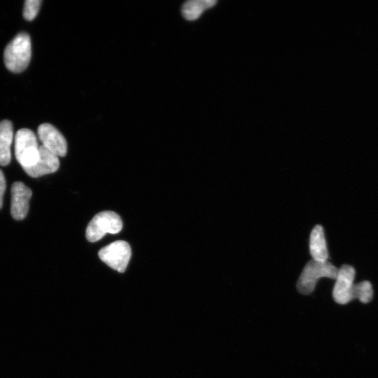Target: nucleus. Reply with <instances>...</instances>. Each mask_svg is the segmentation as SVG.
<instances>
[{
  "instance_id": "obj_1",
  "label": "nucleus",
  "mask_w": 378,
  "mask_h": 378,
  "mask_svg": "<svg viewBox=\"0 0 378 378\" xmlns=\"http://www.w3.org/2000/svg\"><path fill=\"white\" fill-rule=\"evenodd\" d=\"M31 54V38L28 33H21L6 48L5 64L14 73H22L28 68Z\"/></svg>"
},
{
  "instance_id": "obj_2",
  "label": "nucleus",
  "mask_w": 378,
  "mask_h": 378,
  "mask_svg": "<svg viewBox=\"0 0 378 378\" xmlns=\"http://www.w3.org/2000/svg\"><path fill=\"white\" fill-rule=\"evenodd\" d=\"M338 269L328 262L309 261L305 266L297 282L296 287L300 294L310 295L315 289L318 280L323 278L335 280Z\"/></svg>"
},
{
  "instance_id": "obj_3",
  "label": "nucleus",
  "mask_w": 378,
  "mask_h": 378,
  "mask_svg": "<svg viewBox=\"0 0 378 378\" xmlns=\"http://www.w3.org/2000/svg\"><path fill=\"white\" fill-rule=\"evenodd\" d=\"M40 146L37 137L31 130L23 128L17 132L15 137V155L24 169L37 162Z\"/></svg>"
},
{
  "instance_id": "obj_4",
  "label": "nucleus",
  "mask_w": 378,
  "mask_h": 378,
  "mask_svg": "<svg viewBox=\"0 0 378 378\" xmlns=\"http://www.w3.org/2000/svg\"><path fill=\"white\" fill-rule=\"evenodd\" d=\"M123 229V222L115 213L105 211L96 215L89 224L86 239L91 243L101 240L107 234H117Z\"/></svg>"
},
{
  "instance_id": "obj_5",
  "label": "nucleus",
  "mask_w": 378,
  "mask_h": 378,
  "mask_svg": "<svg viewBox=\"0 0 378 378\" xmlns=\"http://www.w3.org/2000/svg\"><path fill=\"white\" fill-rule=\"evenodd\" d=\"M131 248L126 241H119L101 249L98 253L102 262L112 269L124 273L131 257Z\"/></svg>"
},
{
  "instance_id": "obj_6",
  "label": "nucleus",
  "mask_w": 378,
  "mask_h": 378,
  "mask_svg": "<svg viewBox=\"0 0 378 378\" xmlns=\"http://www.w3.org/2000/svg\"><path fill=\"white\" fill-rule=\"evenodd\" d=\"M355 276L356 271L351 266L345 264L338 269L333 290V298L335 303L346 305L356 299Z\"/></svg>"
},
{
  "instance_id": "obj_7",
  "label": "nucleus",
  "mask_w": 378,
  "mask_h": 378,
  "mask_svg": "<svg viewBox=\"0 0 378 378\" xmlns=\"http://www.w3.org/2000/svg\"><path fill=\"white\" fill-rule=\"evenodd\" d=\"M38 137L43 146L58 157H64L68 144L64 136L54 126L43 123L38 128Z\"/></svg>"
},
{
  "instance_id": "obj_8",
  "label": "nucleus",
  "mask_w": 378,
  "mask_h": 378,
  "mask_svg": "<svg viewBox=\"0 0 378 378\" xmlns=\"http://www.w3.org/2000/svg\"><path fill=\"white\" fill-rule=\"evenodd\" d=\"M11 213L15 220H24L29 211L30 200L33 196L31 189L23 182L17 181L12 186Z\"/></svg>"
},
{
  "instance_id": "obj_9",
  "label": "nucleus",
  "mask_w": 378,
  "mask_h": 378,
  "mask_svg": "<svg viewBox=\"0 0 378 378\" xmlns=\"http://www.w3.org/2000/svg\"><path fill=\"white\" fill-rule=\"evenodd\" d=\"M59 167L60 160L59 157L41 145L37 162L33 166L24 169V170L30 176L38 178L56 172L59 169Z\"/></svg>"
},
{
  "instance_id": "obj_10",
  "label": "nucleus",
  "mask_w": 378,
  "mask_h": 378,
  "mask_svg": "<svg viewBox=\"0 0 378 378\" xmlns=\"http://www.w3.org/2000/svg\"><path fill=\"white\" fill-rule=\"evenodd\" d=\"M310 252L312 260L318 262H328V250L324 231L321 225L315 226L310 234Z\"/></svg>"
},
{
  "instance_id": "obj_11",
  "label": "nucleus",
  "mask_w": 378,
  "mask_h": 378,
  "mask_svg": "<svg viewBox=\"0 0 378 378\" xmlns=\"http://www.w3.org/2000/svg\"><path fill=\"white\" fill-rule=\"evenodd\" d=\"M14 130L10 121L0 122V165H8L12 159L11 146L13 142Z\"/></svg>"
},
{
  "instance_id": "obj_12",
  "label": "nucleus",
  "mask_w": 378,
  "mask_h": 378,
  "mask_svg": "<svg viewBox=\"0 0 378 378\" xmlns=\"http://www.w3.org/2000/svg\"><path fill=\"white\" fill-rule=\"evenodd\" d=\"M218 3L216 0H191L185 3L181 13L187 21H195L207 10L214 7Z\"/></svg>"
},
{
  "instance_id": "obj_13",
  "label": "nucleus",
  "mask_w": 378,
  "mask_h": 378,
  "mask_svg": "<svg viewBox=\"0 0 378 378\" xmlns=\"http://www.w3.org/2000/svg\"><path fill=\"white\" fill-rule=\"evenodd\" d=\"M374 296L372 284L369 281H363L355 284V298L362 303H370Z\"/></svg>"
},
{
  "instance_id": "obj_14",
  "label": "nucleus",
  "mask_w": 378,
  "mask_h": 378,
  "mask_svg": "<svg viewBox=\"0 0 378 378\" xmlns=\"http://www.w3.org/2000/svg\"><path fill=\"white\" fill-rule=\"evenodd\" d=\"M41 0H27L24 10V17L27 21H33L40 9Z\"/></svg>"
},
{
  "instance_id": "obj_15",
  "label": "nucleus",
  "mask_w": 378,
  "mask_h": 378,
  "mask_svg": "<svg viewBox=\"0 0 378 378\" xmlns=\"http://www.w3.org/2000/svg\"><path fill=\"white\" fill-rule=\"evenodd\" d=\"M6 179L3 172L0 169V210L3 206V199L6 191Z\"/></svg>"
}]
</instances>
